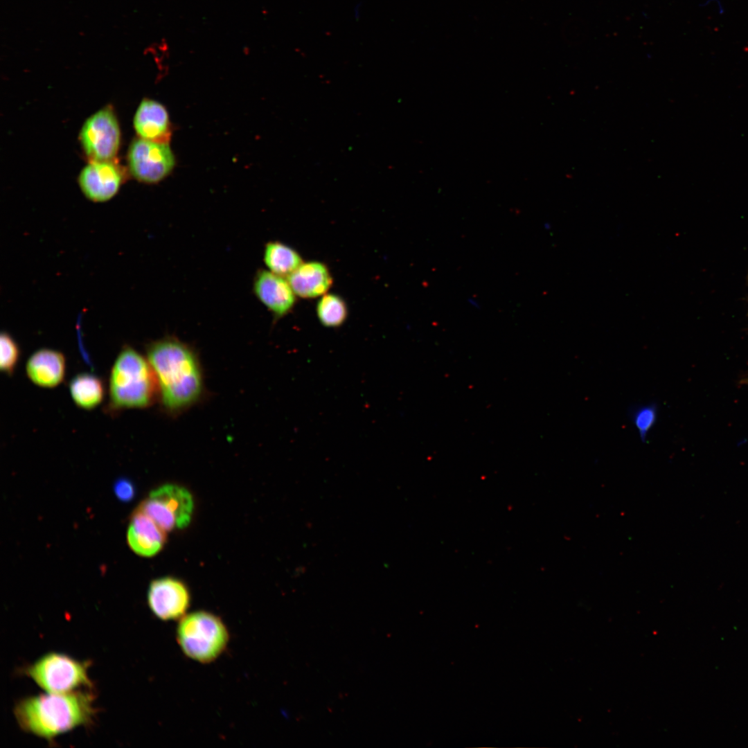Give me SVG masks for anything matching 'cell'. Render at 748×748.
I'll use <instances>...</instances> for the list:
<instances>
[{
    "label": "cell",
    "instance_id": "obj_1",
    "mask_svg": "<svg viewBox=\"0 0 748 748\" xmlns=\"http://www.w3.org/2000/svg\"><path fill=\"white\" fill-rule=\"evenodd\" d=\"M146 351L166 410L177 413L198 401L203 391L202 374L199 360L188 344L168 337L150 343Z\"/></svg>",
    "mask_w": 748,
    "mask_h": 748
},
{
    "label": "cell",
    "instance_id": "obj_2",
    "mask_svg": "<svg viewBox=\"0 0 748 748\" xmlns=\"http://www.w3.org/2000/svg\"><path fill=\"white\" fill-rule=\"evenodd\" d=\"M93 698L81 691L46 693L19 700L14 715L24 731L51 740L90 723L96 712Z\"/></svg>",
    "mask_w": 748,
    "mask_h": 748
},
{
    "label": "cell",
    "instance_id": "obj_3",
    "mask_svg": "<svg viewBox=\"0 0 748 748\" xmlns=\"http://www.w3.org/2000/svg\"><path fill=\"white\" fill-rule=\"evenodd\" d=\"M158 391L154 371L147 357L125 345L112 367L109 408L116 411L151 405Z\"/></svg>",
    "mask_w": 748,
    "mask_h": 748
},
{
    "label": "cell",
    "instance_id": "obj_4",
    "mask_svg": "<svg viewBox=\"0 0 748 748\" xmlns=\"http://www.w3.org/2000/svg\"><path fill=\"white\" fill-rule=\"evenodd\" d=\"M177 639L185 655L206 664L214 661L224 652L229 634L220 618L208 612L197 611L179 619Z\"/></svg>",
    "mask_w": 748,
    "mask_h": 748
},
{
    "label": "cell",
    "instance_id": "obj_5",
    "mask_svg": "<svg viewBox=\"0 0 748 748\" xmlns=\"http://www.w3.org/2000/svg\"><path fill=\"white\" fill-rule=\"evenodd\" d=\"M89 665L88 661L66 654L50 652L27 666L24 672L46 693H66L91 686L87 673Z\"/></svg>",
    "mask_w": 748,
    "mask_h": 748
},
{
    "label": "cell",
    "instance_id": "obj_6",
    "mask_svg": "<svg viewBox=\"0 0 748 748\" xmlns=\"http://www.w3.org/2000/svg\"><path fill=\"white\" fill-rule=\"evenodd\" d=\"M138 508L168 532L188 526L193 513L194 501L186 488L168 483L152 490Z\"/></svg>",
    "mask_w": 748,
    "mask_h": 748
},
{
    "label": "cell",
    "instance_id": "obj_7",
    "mask_svg": "<svg viewBox=\"0 0 748 748\" xmlns=\"http://www.w3.org/2000/svg\"><path fill=\"white\" fill-rule=\"evenodd\" d=\"M127 163L129 170L136 179L145 184H157L172 172L176 159L168 142L139 137L130 145Z\"/></svg>",
    "mask_w": 748,
    "mask_h": 748
},
{
    "label": "cell",
    "instance_id": "obj_8",
    "mask_svg": "<svg viewBox=\"0 0 748 748\" xmlns=\"http://www.w3.org/2000/svg\"><path fill=\"white\" fill-rule=\"evenodd\" d=\"M80 140L90 161L114 160L120 146L121 132L110 107L98 110L86 120Z\"/></svg>",
    "mask_w": 748,
    "mask_h": 748
},
{
    "label": "cell",
    "instance_id": "obj_9",
    "mask_svg": "<svg viewBox=\"0 0 748 748\" xmlns=\"http://www.w3.org/2000/svg\"><path fill=\"white\" fill-rule=\"evenodd\" d=\"M147 599L152 612L161 621L181 619L190 605V596L184 582L172 577L154 580Z\"/></svg>",
    "mask_w": 748,
    "mask_h": 748
},
{
    "label": "cell",
    "instance_id": "obj_10",
    "mask_svg": "<svg viewBox=\"0 0 748 748\" xmlns=\"http://www.w3.org/2000/svg\"><path fill=\"white\" fill-rule=\"evenodd\" d=\"M123 179L121 167L114 160L93 161L80 172L78 184L87 199L103 202L118 193Z\"/></svg>",
    "mask_w": 748,
    "mask_h": 748
},
{
    "label": "cell",
    "instance_id": "obj_11",
    "mask_svg": "<svg viewBox=\"0 0 748 748\" xmlns=\"http://www.w3.org/2000/svg\"><path fill=\"white\" fill-rule=\"evenodd\" d=\"M256 298L276 319L287 315L296 303V294L287 278L268 269L258 270L253 280Z\"/></svg>",
    "mask_w": 748,
    "mask_h": 748
},
{
    "label": "cell",
    "instance_id": "obj_12",
    "mask_svg": "<svg viewBox=\"0 0 748 748\" xmlns=\"http://www.w3.org/2000/svg\"><path fill=\"white\" fill-rule=\"evenodd\" d=\"M127 542L132 550L143 557L158 553L166 542V531L138 508L130 517Z\"/></svg>",
    "mask_w": 748,
    "mask_h": 748
},
{
    "label": "cell",
    "instance_id": "obj_13",
    "mask_svg": "<svg viewBox=\"0 0 748 748\" xmlns=\"http://www.w3.org/2000/svg\"><path fill=\"white\" fill-rule=\"evenodd\" d=\"M26 373L29 380L38 386L54 388L64 379L66 358L57 350L39 349L27 360Z\"/></svg>",
    "mask_w": 748,
    "mask_h": 748
},
{
    "label": "cell",
    "instance_id": "obj_14",
    "mask_svg": "<svg viewBox=\"0 0 748 748\" xmlns=\"http://www.w3.org/2000/svg\"><path fill=\"white\" fill-rule=\"evenodd\" d=\"M133 124L139 138L168 142L171 134L170 117L166 108L159 102L148 98L141 100Z\"/></svg>",
    "mask_w": 748,
    "mask_h": 748
},
{
    "label": "cell",
    "instance_id": "obj_15",
    "mask_svg": "<svg viewBox=\"0 0 748 748\" xmlns=\"http://www.w3.org/2000/svg\"><path fill=\"white\" fill-rule=\"evenodd\" d=\"M287 279L295 294L304 299L323 296L332 283L328 267L318 261L303 262Z\"/></svg>",
    "mask_w": 748,
    "mask_h": 748
},
{
    "label": "cell",
    "instance_id": "obj_16",
    "mask_svg": "<svg viewBox=\"0 0 748 748\" xmlns=\"http://www.w3.org/2000/svg\"><path fill=\"white\" fill-rule=\"evenodd\" d=\"M69 391L73 402L84 410L96 408L103 402L105 394L102 379L89 373H80L72 377Z\"/></svg>",
    "mask_w": 748,
    "mask_h": 748
},
{
    "label": "cell",
    "instance_id": "obj_17",
    "mask_svg": "<svg viewBox=\"0 0 748 748\" xmlns=\"http://www.w3.org/2000/svg\"><path fill=\"white\" fill-rule=\"evenodd\" d=\"M263 261L267 269L286 278L303 262L295 249L277 240L265 244Z\"/></svg>",
    "mask_w": 748,
    "mask_h": 748
},
{
    "label": "cell",
    "instance_id": "obj_18",
    "mask_svg": "<svg viewBox=\"0 0 748 748\" xmlns=\"http://www.w3.org/2000/svg\"><path fill=\"white\" fill-rule=\"evenodd\" d=\"M317 315L323 326L339 327L347 319V305L345 301L337 294H323L317 303Z\"/></svg>",
    "mask_w": 748,
    "mask_h": 748
},
{
    "label": "cell",
    "instance_id": "obj_19",
    "mask_svg": "<svg viewBox=\"0 0 748 748\" xmlns=\"http://www.w3.org/2000/svg\"><path fill=\"white\" fill-rule=\"evenodd\" d=\"M630 417L637 429L642 442H645L648 433L654 426L658 416V407L654 402L635 405L630 410Z\"/></svg>",
    "mask_w": 748,
    "mask_h": 748
},
{
    "label": "cell",
    "instance_id": "obj_20",
    "mask_svg": "<svg viewBox=\"0 0 748 748\" xmlns=\"http://www.w3.org/2000/svg\"><path fill=\"white\" fill-rule=\"evenodd\" d=\"M20 348L12 335L6 331L0 336V370L7 375H12L15 371L20 357Z\"/></svg>",
    "mask_w": 748,
    "mask_h": 748
},
{
    "label": "cell",
    "instance_id": "obj_21",
    "mask_svg": "<svg viewBox=\"0 0 748 748\" xmlns=\"http://www.w3.org/2000/svg\"><path fill=\"white\" fill-rule=\"evenodd\" d=\"M113 489L116 498L124 503L131 501L136 495V488L133 482L126 477L117 479L114 483Z\"/></svg>",
    "mask_w": 748,
    "mask_h": 748
}]
</instances>
